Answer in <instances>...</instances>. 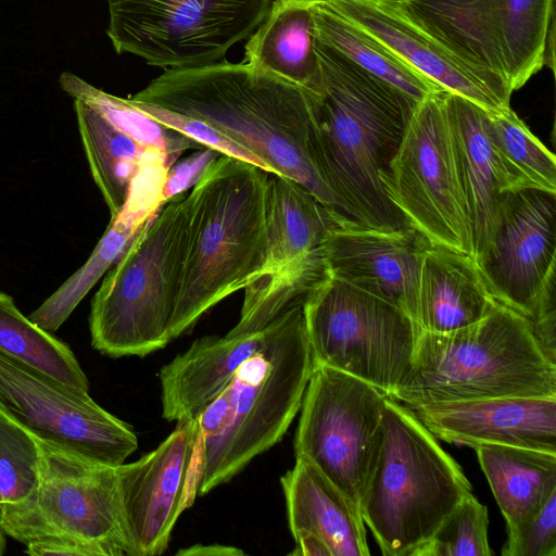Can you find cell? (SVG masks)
<instances>
[{
    "instance_id": "cell-1",
    "label": "cell",
    "mask_w": 556,
    "mask_h": 556,
    "mask_svg": "<svg viewBox=\"0 0 556 556\" xmlns=\"http://www.w3.org/2000/svg\"><path fill=\"white\" fill-rule=\"evenodd\" d=\"M316 51L323 83L309 91L313 152L337 213L371 229L410 227L384 180L418 103L317 38Z\"/></svg>"
},
{
    "instance_id": "cell-2",
    "label": "cell",
    "mask_w": 556,
    "mask_h": 556,
    "mask_svg": "<svg viewBox=\"0 0 556 556\" xmlns=\"http://www.w3.org/2000/svg\"><path fill=\"white\" fill-rule=\"evenodd\" d=\"M129 99L206 123L337 212L315 164L313 104L304 88L245 62L222 61L166 70Z\"/></svg>"
},
{
    "instance_id": "cell-3",
    "label": "cell",
    "mask_w": 556,
    "mask_h": 556,
    "mask_svg": "<svg viewBox=\"0 0 556 556\" xmlns=\"http://www.w3.org/2000/svg\"><path fill=\"white\" fill-rule=\"evenodd\" d=\"M303 295L265 327L261 346L198 417L189 491L206 494L277 444L299 413L314 368Z\"/></svg>"
},
{
    "instance_id": "cell-4",
    "label": "cell",
    "mask_w": 556,
    "mask_h": 556,
    "mask_svg": "<svg viewBox=\"0 0 556 556\" xmlns=\"http://www.w3.org/2000/svg\"><path fill=\"white\" fill-rule=\"evenodd\" d=\"M268 174L220 154L186 195V250L170 340L261 274Z\"/></svg>"
},
{
    "instance_id": "cell-5",
    "label": "cell",
    "mask_w": 556,
    "mask_h": 556,
    "mask_svg": "<svg viewBox=\"0 0 556 556\" xmlns=\"http://www.w3.org/2000/svg\"><path fill=\"white\" fill-rule=\"evenodd\" d=\"M410 408L495 397H556V363L526 318L496 302L479 321L420 330L409 369L390 395Z\"/></svg>"
},
{
    "instance_id": "cell-6",
    "label": "cell",
    "mask_w": 556,
    "mask_h": 556,
    "mask_svg": "<svg viewBox=\"0 0 556 556\" xmlns=\"http://www.w3.org/2000/svg\"><path fill=\"white\" fill-rule=\"evenodd\" d=\"M471 493L415 412L387 396L361 515L384 556H410Z\"/></svg>"
},
{
    "instance_id": "cell-7",
    "label": "cell",
    "mask_w": 556,
    "mask_h": 556,
    "mask_svg": "<svg viewBox=\"0 0 556 556\" xmlns=\"http://www.w3.org/2000/svg\"><path fill=\"white\" fill-rule=\"evenodd\" d=\"M186 193L138 231L91 302V344L111 357L140 356L170 341L186 250Z\"/></svg>"
},
{
    "instance_id": "cell-8",
    "label": "cell",
    "mask_w": 556,
    "mask_h": 556,
    "mask_svg": "<svg viewBox=\"0 0 556 556\" xmlns=\"http://www.w3.org/2000/svg\"><path fill=\"white\" fill-rule=\"evenodd\" d=\"M314 366L354 376L390 396L410 367L420 329L396 306L326 275L305 294Z\"/></svg>"
},
{
    "instance_id": "cell-9",
    "label": "cell",
    "mask_w": 556,
    "mask_h": 556,
    "mask_svg": "<svg viewBox=\"0 0 556 556\" xmlns=\"http://www.w3.org/2000/svg\"><path fill=\"white\" fill-rule=\"evenodd\" d=\"M38 441L41 459L37 488L24 501L0 507L5 534L25 545L64 539L87 545L96 556L128 555L116 467Z\"/></svg>"
},
{
    "instance_id": "cell-10",
    "label": "cell",
    "mask_w": 556,
    "mask_h": 556,
    "mask_svg": "<svg viewBox=\"0 0 556 556\" xmlns=\"http://www.w3.org/2000/svg\"><path fill=\"white\" fill-rule=\"evenodd\" d=\"M456 58L513 91L544 66L555 0H391Z\"/></svg>"
},
{
    "instance_id": "cell-11",
    "label": "cell",
    "mask_w": 556,
    "mask_h": 556,
    "mask_svg": "<svg viewBox=\"0 0 556 556\" xmlns=\"http://www.w3.org/2000/svg\"><path fill=\"white\" fill-rule=\"evenodd\" d=\"M273 0H106L108 36L117 53L166 70L224 60L265 18Z\"/></svg>"
},
{
    "instance_id": "cell-12",
    "label": "cell",
    "mask_w": 556,
    "mask_h": 556,
    "mask_svg": "<svg viewBox=\"0 0 556 556\" xmlns=\"http://www.w3.org/2000/svg\"><path fill=\"white\" fill-rule=\"evenodd\" d=\"M387 394L343 371L314 366L295 430V456L309 459L361 511Z\"/></svg>"
},
{
    "instance_id": "cell-13",
    "label": "cell",
    "mask_w": 556,
    "mask_h": 556,
    "mask_svg": "<svg viewBox=\"0 0 556 556\" xmlns=\"http://www.w3.org/2000/svg\"><path fill=\"white\" fill-rule=\"evenodd\" d=\"M445 91L415 108L384 180L410 227L432 245L472 257L471 235L455 169Z\"/></svg>"
},
{
    "instance_id": "cell-14",
    "label": "cell",
    "mask_w": 556,
    "mask_h": 556,
    "mask_svg": "<svg viewBox=\"0 0 556 556\" xmlns=\"http://www.w3.org/2000/svg\"><path fill=\"white\" fill-rule=\"evenodd\" d=\"M0 409L37 438L117 467L137 450L128 424L77 392L0 353Z\"/></svg>"
},
{
    "instance_id": "cell-15",
    "label": "cell",
    "mask_w": 556,
    "mask_h": 556,
    "mask_svg": "<svg viewBox=\"0 0 556 556\" xmlns=\"http://www.w3.org/2000/svg\"><path fill=\"white\" fill-rule=\"evenodd\" d=\"M556 193L501 192L477 267L493 299L529 320L556 267Z\"/></svg>"
},
{
    "instance_id": "cell-16",
    "label": "cell",
    "mask_w": 556,
    "mask_h": 556,
    "mask_svg": "<svg viewBox=\"0 0 556 556\" xmlns=\"http://www.w3.org/2000/svg\"><path fill=\"white\" fill-rule=\"evenodd\" d=\"M197 446V419L179 421L156 448L116 467L128 556H156L168 548L173 528L188 507Z\"/></svg>"
},
{
    "instance_id": "cell-17",
    "label": "cell",
    "mask_w": 556,
    "mask_h": 556,
    "mask_svg": "<svg viewBox=\"0 0 556 556\" xmlns=\"http://www.w3.org/2000/svg\"><path fill=\"white\" fill-rule=\"evenodd\" d=\"M430 245L413 227L378 230L339 215L321 253L328 276L396 306L417 324L420 270Z\"/></svg>"
},
{
    "instance_id": "cell-18",
    "label": "cell",
    "mask_w": 556,
    "mask_h": 556,
    "mask_svg": "<svg viewBox=\"0 0 556 556\" xmlns=\"http://www.w3.org/2000/svg\"><path fill=\"white\" fill-rule=\"evenodd\" d=\"M407 66L443 90L488 112L509 106L511 88L497 75L470 66L406 17L391 0H326Z\"/></svg>"
},
{
    "instance_id": "cell-19",
    "label": "cell",
    "mask_w": 556,
    "mask_h": 556,
    "mask_svg": "<svg viewBox=\"0 0 556 556\" xmlns=\"http://www.w3.org/2000/svg\"><path fill=\"white\" fill-rule=\"evenodd\" d=\"M438 439L556 453V397H495L412 408Z\"/></svg>"
},
{
    "instance_id": "cell-20",
    "label": "cell",
    "mask_w": 556,
    "mask_h": 556,
    "mask_svg": "<svg viewBox=\"0 0 556 556\" xmlns=\"http://www.w3.org/2000/svg\"><path fill=\"white\" fill-rule=\"evenodd\" d=\"M264 336L265 327L202 337L164 365L159 372L163 418L176 422L198 419L261 346Z\"/></svg>"
},
{
    "instance_id": "cell-21",
    "label": "cell",
    "mask_w": 556,
    "mask_h": 556,
    "mask_svg": "<svg viewBox=\"0 0 556 556\" xmlns=\"http://www.w3.org/2000/svg\"><path fill=\"white\" fill-rule=\"evenodd\" d=\"M292 536L313 533L332 556L370 554L359 509L306 457L280 478Z\"/></svg>"
},
{
    "instance_id": "cell-22",
    "label": "cell",
    "mask_w": 556,
    "mask_h": 556,
    "mask_svg": "<svg viewBox=\"0 0 556 556\" xmlns=\"http://www.w3.org/2000/svg\"><path fill=\"white\" fill-rule=\"evenodd\" d=\"M444 105L475 261L489 240L501 194L488 137L489 114L468 99L447 91Z\"/></svg>"
},
{
    "instance_id": "cell-23",
    "label": "cell",
    "mask_w": 556,
    "mask_h": 556,
    "mask_svg": "<svg viewBox=\"0 0 556 556\" xmlns=\"http://www.w3.org/2000/svg\"><path fill=\"white\" fill-rule=\"evenodd\" d=\"M473 258L430 245L424 256L417 303L420 330L445 333L482 319L495 305Z\"/></svg>"
},
{
    "instance_id": "cell-24",
    "label": "cell",
    "mask_w": 556,
    "mask_h": 556,
    "mask_svg": "<svg viewBox=\"0 0 556 556\" xmlns=\"http://www.w3.org/2000/svg\"><path fill=\"white\" fill-rule=\"evenodd\" d=\"M338 216L336 211L321 203L302 185L269 173L266 188V257L257 277L323 257V243Z\"/></svg>"
},
{
    "instance_id": "cell-25",
    "label": "cell",
    "mask_w": 556,
    "mask_h": 556,
    "mask_svg": "<svg viewBox=\"0 0 556 556\" xmlns=\"http://www.w3.org/2000/svg\"><path fill=\"white\" fill-rule=\"evenodd\" d=\"M320 0H273L249 37L244 61L254 68L314 93L323 74L316 51L314 9Z\"/></svg>"
},
{
    "instance_id": "cell-26",
    "label": "cell",
    "mask_w": 556,
    "mask_h": 556,
    "mask_svg": "<svg viewBox=\"0 0 556 556\" xmlns=\"http://www.w3.org/2000/svg\"><path fill=\"white\" fill-rule=\"evenodd\" d=\"M475 450L506 525L533 515L556 493V453L497 444Z\"/></svg>"
},
{
    "instance_id": "cell-27",
    "label": "cell",
    "mask_w": 556,
    "mask_h": 556,
    "mask_svg": "<svg viewBox=\"0 0 556 556\" xmlns=\"http://www.w3.org/2000/svg\"><path fill=\"white\" fill-rule=\"evenodd\" d=\"M78 129L93 180L116 216L148 147L116 128L91 104L74 99Z\"/></svg>"
},
{
    "instance_id": "cell-28",
    "label": "cell",
    "mask_w": 556,
    "mask_h": 556,
    "mask_svg": "<svg viewBox=\"0 0 556 556\" xmlns=\"http://www.w3.org/2000/svg\"><path fill=\"white\" fill-rule=\"evenodd\" d=\"M316 38L371 75L419 103L442 91L438 85L407 66L389 49L336 11L326 0L314 9ZM445 91V90H444Z\"/></svg>"
},
{
    "instance_id": "cell-29",
    "label": "cell",
    "mask_w": 556,
    "mask_h": 556,
    "mask_svg": "<svg viewBox=\"0 0 556 556\" xmlns=\"http://www.w3.org/2000/svg\"><path fill=\"white\" fill-rule=\"evenodd\" d=\"M488 137L500 190L556 193V159L510 109L488 112Z\"/></svg>"
},
{
    "instance_id": "cell-30",
    "label": "cell",
    "mask_w": 556,
    "mask_h": 556,
    "mask_svg": "<svg viewBox=\"0 0 556 556\" xmlns=\"http://www.w3.org/2000/svg\"><path fill=\"white\" fill-rule=\"evenodd\" d=\"M0 353L77 391L89 393L88 378L71 348L24 316L0 291Z\"/></svg>"
},
{
    "instance_id": "cell-31",
    "label": "cell",
    "mask_w": 556,
    "mask_h": 556,
    "mask_svg": "<svg viewBox=\"0 0 556 556\" xmlns=\"http://www.w3.org/2000/svg\"><path fill=\"white\" fill-rule=\"evenodd\" d=\"M149 220L123 206L116 216L111 217L104 235L87 262L28 318L48 332L56 331Z\"/></svg>"
},
{
    "instance_id": "cell-32",
    "label": "cell",
    "mask_w": 556,
    "mask_h": 556,
    "mask_svg": "<svg viewBox=\"0 0 556 556\" xmlns=\"http://www.w3.org/2000/svg\"><path fill=\"white\" fill-rule=\"evenodd\" d=\"M59 81L65 92L91 104L116 128L141 146L165 152L172 164L184 151L203 148L191 138L157 122L129 99L100 90L70 72L62 73Z\"/></svg>"
},
{
    "instance_id": "cell-33",
    "label": "cell",
    "mask_w": 556,
    "mask_h": 556,
    "mask_svg": "<svg viewBox=\"0 0 556 556\" xmlns=\"http://www.w3.org/2000/svg\"><path fill=\"white\" fill-rule=\"evenodd\" d=\"M40 459L38 438L0 409L1 506L17 504L34 492Z\"/></svg>"
},
{
    "instance_id": "cell-34",
    "label": "cell",
    "mask_w": 556,
    "mask_h": 556,
    "mask_svg": "<svg viewBox=\"0 0 556 556\" xmlns=\"http://www.w3.org/2000/svg\"><path fill=\"white\" fill-rule=\"evenodd\" d=\"M488 508L471 493L410 556H491Z\"/></svg>"
},
{
    "instance_id": "cell-35",
    "label": "cell",
    "mask_w": 556,
    "mask_h": 556,
    "mask_svg": "<svg viewBox=\"0 0 556 556\" xmlns=\"http://www.w3.org/2000/svg\"><path fill=\"white\" fill-rule=\"evenodd\" d=\"M506 529L503 556H556V493L536 513Z\"/></svg>"
},
{
    "instance_id": "cell-36",
    "label": "cell",
    "mask_w": 556,
    "mask_h": 556,
    "mask_svg": "<svg viewBox=\"0 0 556 556\" xmlns=\"http://www.w3.org/2000/svg\"><path fill=\"white\" fill-rule=\"evenodd\" d=\"M129 100L157 122L191 138L203 148L214 149L219 154L248 162L273 174L270 167L257 156L206 123L155 105Z\"/></svg>"
},
{
    "instance_id": "cell-37",
    "label": "cell",
    "mask_w": 556,
    "mask_h": 556,
    "mask_svg": "<svg viewBox=\"0 0 556 556\" xmlns=\"http://www.w3.org/2000/svg\"><path fill=\"white\" fill-rule=\"evenodd\" d=\"M555 275L546 279L533 316L528 320L532 334L544 354L556 363V289Z\"/></svg>"
},
{
    "instance_id": "cell-38",
    "label": "cell",
    "mask_w": 556,
    "mask_h": 556,
    "mask_svg": "<svg viewBox=\"0 0 556 556\" xmlns=\"http://www.w3.org/2000/svg\"><path fill=\"white\" fill-rule=\"evenodd\" d=\"M219 155L214 149L202 148L182 161L175 162L166 172L162 191L163 204L193 187L207 166Z\"/></svg>"
},
{
    "instance_id": "cell-39",
    "label": "cell",
    "mask_w": 556,
    "mask_h": 556,
    "mask_svg": "<svg viewBox=\"0 0 556 556\" xmlns=\"http://www.w3.org/2000/svg\"><path fill=\"white\" fill-rule=\"evenodd\" d=\"M25 553L31 556H96L87 545L64 539H45L29 542L26 544Z\"/></svg>"
},
{
    "instance_id": "cell-40",
    "label": "cell",
    "mask_w": 556,
    "mask_h": 556,
    "mask_svg": "<svg viewBox=\"0 0 556 556\" xmlns=\"http://www.w3.org/2000/svg\"><path fill=\"white\" fill-rule=\"evenodd\" d=\"M295 549L291 555L301 556H332L326 543L313 533H301L293 538Z\"/></svg>"
},
{
    "instance_id": "cell-41",
    "label": "cell",
    "mask_w": 556,
    "mask_h": 556,
    "mask_svg": "<svg viewBox=\"0 0 556 556\" xmlns=\"http://www.w3.org/2000/svg\"><path fill=\"white\" fill-rule=\"evenodd\" d=\"M243 554V551L240 548L220 544H195L181 548L176 553V555L180 556H240Z\"/></svg>"
},
{
    "instance_id": "cell-42",
    "label": "cell",
    "mask_w": 556,
    "mask_h": 556,
    "mask_svg": "<svg viewBox=\"0 0 556 556\" xmlns=\"http://www.w3.org/2000/svg\"><path fill=\"white\" fill-rule=\"evenodd\" d=\"M5 547H7L5 532L0 522V555H2L4 553Z\"/></svg>"
},
{
    "instance_id": "cell-43",
    "label": "cell",
    "mask_w": 556,
    "mask_h": 556,
    "mask_svg": "<svg viewBox=\"0 0 556 556\" xmlns=\"http://www.w3.org/2000/svg\"><path fill=\"white\" fill-rule=\"evenodd\" d=\"M1 505H2V498H1V496H0V507H1Z\"/></svg>"
}]
</instances>
